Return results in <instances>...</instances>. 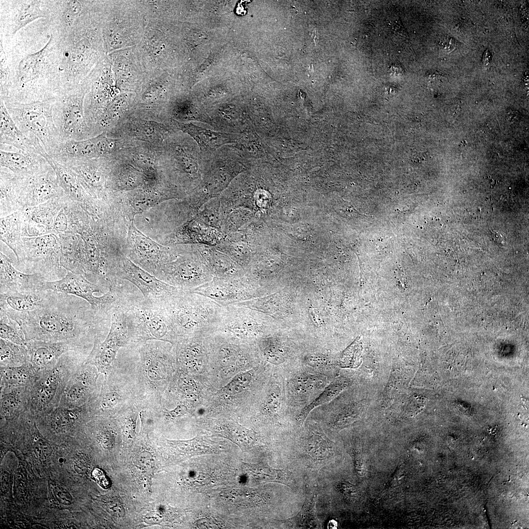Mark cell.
I'll return each instance as SVG.
<instances>
[{
	"label": "cell",
	"mask_w": 529,
	"mask_h": 529,
	"mask_svg": "<svg viewBox=\"0 0 529 529\" xmlns=\"http://www.w3.org/2000/svg\"><path fill=\"white\" fill-rule=\"evenodd\" d=\"M50 16L49 0H0V36L9 39L34 21Z\"/></svg>",
	"instance_id": "cell-13"
},
{
	"label": "cell",
	"mask_w": 529,
	"mask_h": 529,
	"mask_svg": "<svg viewBox=\"0 0 529 529\" xmlns=\"http://www.w3.org/2000/svg\"><path fill=\"white\" fill-rule=\"evenodd\" d=\"M87 1L78 0H49V19L64 32L79 17L86 14Z\"/></svg>",
	"instance_id": "cell-30"
},
{
	"label": "cell",
	"mask_w": 529,
	"mask_h": 529,
	"mask_svg": "<svg viewBox=\"0 0 529 529\" xmlns=\"http://www.w3.org/2000/svg\"><path fill=\"white\" fill-rule=\"evenodd\" d=\"M122 305L130 338L138 341L157 339L171 343L177 339L162 303L129 296Z\"/></svg>",
	"instance_id": "cell-6"
},
{
	"label": "cell",
	"mask_w": 529,
	"mask_h": 529,
	"mask_svg": "<svg viewBox=\"0 0 529 529\" xmlns=\"http://www.w3.org/2000/svg\"><path fill=\"white\" fill-rule=\"evenodd\" d=\"M56 97L29 102L3 100L20 130L49 156L61 144L54 113Z\"/></svg>",
	"instance_id": "cell-4"
},
{
	"label": "cell",
	"mask_w": 529,
	"mask_h": 529,
	"mask_svg": "<svg viewBox=\"0 0 529 529\" xmlns=\"http://www.w3.org/2000/svg\"><path fill=\"white\" fill-rule=\"evenodd\" d=\"M54 169L60 186L73 200L79 203L84 210L93 205L94 200L80 183L76 173L67 166L53 159L49 155L45 157Z\"/></svg>",
	"instance_id": "cell-27"
},
{
	"label": "cell",
	"mask_w": 529,
	"mask_h": 529,
	"mask_svg": "<svg viewBox=\"0 0 529 529\" xmlns=\"http://www.w3.org/2000/svg\"><path fill=\"white\" fill-rule=\"evenodd\" d=\"M49 165L44 157L36 153L22 150L17 151L0 150V168L20 176H32Z\"/></svg>",
	"instance_id": "cell-25"
},
{
	"label": "cell",
	"mask_w": 529,
	"mask_h": 529,
	"mask_svg": "<svg viewBox=\"0 0 529 529\" xmlns=\"http://www.w3.org/2000/svg\"><path fill=\"white\" fill-rule=\"evenodd\" d=\"M259 345L264 356L267 361L278 364L284 361L283 349L278 339L275 337L270 336L262 339Z\"/></svg>",
	"instance_id": "cell-39"
},
{
	"label": "cell",
	"mask_w": 529,
	"mask_h": 529,
	"mask_svg": "<svg viewBox=\"0 0 529 529\" xmlns=\"http://www.w3.org/2000/svg\"><path fill=\"white\" fill-rule=\"evenodd\" d=\"M170 445L180 454L189 456L219 452L215 447L196 439L188 441H170Z\"/></svg>",
	"instance_id": "cell-38"
},
{
	"label": "cell",
	"mask_w": 529,
	"mask_h": 529,
	"mask_svg": "<svg viewBox=\"0 0 529 529\" xmlns=\"http://www.w3.org/2000/svg\"><path fill=\"white\" fill-rule=\"evenodd\" d=\"M57 291L43 289L0 293V311L10 317L45 307L55 299Z\"/></svg>",
	"instance_id": "cell-21"
},
{
	"label": "cell",
	"mask_w": 529,
	"mask_h": 529,
	"mask_svg": "<svg viewBox=\"0 0 529 529\" xmlns=\"http://www.w3.org/2000/svg\"><path fill=\"white\" fill-rule=\"evenodd\" d=\"M252 375L250 372L240 373L235 376L227 385L225 392L228 395H235L244 390L249 385Z\"/></svg>",
	"instance_id": "cell-43"
},
{
	"label": "cell",
	"mask_w": 529,
	"mask_h": 529,
	"mask_svg": "<svg viewBox=\"0 0 529 529\" xmlns=\"http://www.w3.org/2000/svg\"><path fill=\"white\" fill-rule=\"evenodd\" d=\"M362 350L361 338L358 337L341 354L338 359L339 365L343 368L358 367L361 363Z\"/></svg>",
	"instance_id": "cell-41"
},
{
	"label": "cell",
	"mask_w": 529,
	"mask_h": 529,
	"mask_svg": "<svg viewBox=\"0 0 529 529\" xmlns=\"http://www.w3.org/2000/svg\"><path fill=\"white\" fill-rule=\"evenodd\" d=\"M30 386L13 388L1 391L0 412L5 418H11L28 405Z\"/></svg>",
	"instance_id": "cell-34"
},
{
	"label": "cell",
	"mask_w": 529,
	"mask_h": 529,
	"mask_svg": "<svg viewBox=\"0 0 529 529\" xmlns=\"http://www.w3.org/2000/svg\"><path fill=\"white\" fill-rule=\"evenodd\" d=\"M181 385L185 391L188 392H195L197 387L194 382L190 379H185L181 381Z\"/></svg>",
	"instance_id": "cell-47"
},
{
	"label": "cell",
	"mask_w": 529,
	"mask_h": 529,
	"mask_svg": "<svg viewBox=\"0 0 529 529\" xmlns=\"http://www.w3.org/2000/svg\"><path fill=\"white\" fill-rule=\"evenodd\" d=\"M259 313L235 304L223 306L220 322L215 332L239 340L255 338L270 326L263 317L264 313Z\"/></svg>",
	"instance_id": "cell-15"
},
{
	"label": "cell",
	"mask_w": 529,
	"mask_h": 529,
	"mask_svg": "<svg viewBox=\"0 0 529 529\" xmlns=\"http://www.w3.org/2000/svg\"><path fill=\"white\" fill-rule=\"evenodd\" d=\"M194 249L214 277L237 278L245 276L244 269L226 254L214 246L195 244Z\"/></svg>",
	"instance_id": "cell-24"
},
{
	"label": "cell",
	"mask_w": 529,
	"mask_h": 529,
	"mask_svg": "<svg viewBox=\"0 0 529 529\" xmlns=\"http://www.w3.org/2000/svg\"><path fill=\"white\" fill-rule=\"evenodd\" d=\"M162 305L177 337L214 333L223 310L207 297L182 289Z\"/></svg>",
	"instance_id": "cell-3"
},
{
	"label": "cell",
	"mask_w": 529,
	"mask_h": 529,
	"mask_svg": "<svg viewBox=\"0 0 529 529\" xmlns=\"http://www.w3.org/2000/svg\"><path fill=\"white\" fill-rule=\"evenodd\" d=\"M87 89L83 81L56 97L54 113L61 143L88 139L89 129L83 105Z\"/></svg>",
	"instance_id": "cell-11"
},
{
	"label": "cell",
	"mask_w": 529,
	"mask_h": 529,
	"mask_svg": "<svg viewBox=\"0 0 529 529\" xmlns=\"http://www.w3.org/2000/svg\"><path fill=\"white\" fill-rule=\"evenodd\" d=\"M0 145H8L18 150L40 154L44 157L47 153L43 146L26 137L18 127L4 101L0 98Z\"/></svg>",
	"instance_id": "cell-26"
},
{
	"label": "cell",
	"mask_w": 529,
	"mask_h": 529,
	"mask_svg": "<svg viewBox=\"0 0 529 529\" xmlns=\"http://www.w3.org/2000/svg\"><path fill=\"white\" fill-rule=\"evenodd\" d=\"M86 14L79 17L64 34L60 72L63 91L76 87L85 78L95 48Z\"/></svg>",
	"instance_id": "cell-5"
},
{
	"label": "cell",
	"mask_w": 529,
	"mask_h": 529,
	"mask_svg": "<svg viewBox=\"0 0 529 529\" xmlns=\"http://www.w3.org/2000/svg\"><path fill=\"white\" fill-rule=\"evenodd\" d=\"M0 368L18 367L28 361V352L25 345H19L0 338Z\"/></svg>",
	"instance_id": "cell-35"
},
{
	"label": "cell",
	"mask_w": 529,
	"mask_h": 529,
	"mask_svg": "<svg viewBox=\"0 0 529 529\" xmlns=\"http://www.w3.org/2000/svg\"><path fill=\"white\" fill-rule=\"evenodd\" d=\"M307 363L313 367H321L325 364L326 360L319 357H312L307 360Z\"/></svg>",
	"instance_id": "cell-50"
},
{
	"label": "cell",
	"mask_w": 529,
	"mask_h": 529,
	"mask_svg": "<svg viewBox=\"0 0 529 529\" xmlns=\"http://www.w3.org/2000/svg\"><path fill=\"white\" fill-rule=\"evenodd\" d=\"M28 361L36 372L40 374L52 368L66 352L81 350L84 345L72 341L27 340Z\"/></svg>",
	"instance_id": "cell-20"
},
{
	"label": "cell",
	"mask_w": 529,
	"mask_h": 529,
	"mask_svg": "<svg viewBox=\"0 0 529 529\" xmlns=\"http://www.w3.org/2000/svg\"><path fill=\"white\" fill-rule=\"evenodd\" d=\"M171 121L176 128L190 136L195 141L204 159L209 158L220 147L235 143L240 135L216 131L192 122H184L174 119H171Z\"/></svg>",
	"instance_id": "cell-22"
},
{
	"label": "cell",
	"mask_w": 529,
	"mask_h": 529,
	"mask_svg": "<svg viewBox=\"0 0 529 529\" xmlns=\"http://www.w3.org/2000/svg\"><path fill=\"white\" fill-rule=\"evenodd\" d=\"M314 497L307 498L300 513L297 516L302 523L305 522V526L309 528H314L317 526V520L314 512Z\"/></svg>",
	"instance_id": "cell-42"
},
{
	"label": "cell",
	"mask_w": 529,
	"mask_h": 529,
	"mask_svg": "<svg viewBox=\"0 0 529 529\" xmlns=\"http://www.w3.org/2000/svg\"><path fill=\"white\" fill-rule=\"evenodd\" d=\"M337 523L334 520H330L328 524V529H337Z\"/></svg>",
	"instance_id": "cell-52"
},
{
	"label": "cell",
	"mask_w": 529,
	"mask_h": 529,
	"mask_svg": "<svg viewBox=\"0 0 529 529\" xmlns=\"http://www.w3.org/2000/svg\"><path fill=\"white\" fill-rule=\"evenodd\" d=\"M115 140L107 137L106 131L80 141L61 143L50 156L59 163L70 160L96 159L107 156L115 148Z\"/></svg>",
	"instance_id": "cell-19"
},
{
	"label": "cell",
	"mask_w": 529,
	"mask_h": 529,
	"mask_svg": "<svg viewBox=\"0 0 529 529\" xmlns=\"http://www.w3.org/2000/svg\"><path fill=\"white\" fill-rule=\"evenodd\" d=\"M344 386V384L341 381H336L332 383L313 402L302 410L299 415L301 421L303 422L312 409L333 399L342 390Z\"/></svg>",
	"instance_id": "cell-40"
},
{
	"label": "cell",
	"mask_w": 529,
	"mask_h": 529,
	"mask_svg": "<svg viewBox=\"0 0 529 529\" xmlns=\"http://www.w3.org/2000/svg\"><path fill=\"white\" fill-rule=\"evenodd\" d=\"M491 56L490 52L488 50H486L483 56L482 62L484 65H487L489 63L491 58Z\"/></svg>",
	"instance_id": "cell-51"
},
{
	"label": "cell",
	"mask_w": 529,
	"mask_h": 529,
	"mask_svg": "<svg viewBox=\"0 0 529 529\" xmlns=\"http://www.w3.org/2000/svg\"><path fill=\"white\" fill-rule=\"evenodd\" d=\"M107 336L103 342L100 341L99 337L95 339L94 347L86 360L87 363L95 365L102 372L110 367L119 349L126 344L130 338L122 303L113 309Z\"/></svg>",
	"instance_id": "cell-14"
},
{
	"label": "cell",
	"mask_w": 529,
	"mask_h": 529,
	"mask_svg": "<svg viewBox=\"0 0 529 529\" xmlns=\"http://www.w3.org/2000/svg\"><path fill=\"white\" fill-rule=\"evenodd\" d=\"M117 277L130 281L140 290L144 299L155 302H164L181 290L160 280L122 255H120Z\"/></svg>",
	"instance_id": "cell-16"
},
{
	"label": "cell",
	"mask_w": 529,
	"mask_h": 529,
	"mask_svg": "<svg viewBox=\"0 0 529 529\" xmlns=\"http://www.w3.org/2000/svg\"><path fill=\"white\" fill-rule=\"evenodd\" d=\"M193 248L181 251L174 260L163 266L155 276L185 291L211 281L214 277L213 273Z\"/></svg>",
	"instance_id": "cell-12"
},
{
	"label": "cell",
	"mask_w": 529,
	"mask_h": 529,
	"mask_svg": "<svg viewBox=\"0 0 529 529\" xmlns=\"http://www.w3.org/2000/svg\"><path fill=\"white\" fill-rule=\"evenodd\" d=\"M65 193L50 165L32 176H21V204L23 209L42 204Z\"/></svg>",
	"instance_id": "cell-18"
},
{
	"label": "cell",
	"mask_w": 529,
	"mask_h": 529,
	"mask_svg": "<svg viewBox=\"0 0 529 529\" xmlns=\"http://www.w3.org/2000/svg\"><path fill=\"white\" fill-rule=\"evenodd\" d=\"M64 32L49 19H39L0 44L10 70L8 89L0 98L29 102L56 97L63 92L60 72Z\"/></svg>",
	"instance_id": "cell-1"
},
{
	"label": "cell",
	"mask_w": 529,
	"mask_h": 529,
	"mask_svg": "<svg viewBox=\"0 0 529 529\" xmlns=\"http://www.w3.org/2000/svg\"><path fill=\"white\" fill-rule=\"evenodd\" d=\"M80 351L66 352L52 368L39 375L30 386L29 409L45 412L59 406L65 386L75 372L71 373L70 368L77 366Z\"/></svg>",
	"instance_id": "cell-8"
},
{
	"label": "cell",
	"mask_w": 529,
	"mask_h": 529,
	"mask_svg": "<svg viewBox=\"0 0 529 529\" xmlns=\"http://www.w3.org/2000/svg\"><path fill=\"white\" fill-rule=\"evenodd\" d=\"M246 160L231 144L220 147L205 159L202 182L195 191L207 201L219 196L246 169Z\"/></svg>",
	"instance_id": "cell-10"
},
{
	"label": "cell",
	"mask_w": 529,
	"mask_h": 529,
	"mask_svg": "<svg viewBox=\"0 0 529 529\" xmlns=\"http://www.w3.org/2000/svg\"><path fill=\"white\" fill-rule=\"evenodd\" d=\"M56 497L62 502L64 503H69L71 502L72 498L71 495L67 491L60 489L59 487H56L55 490Z\"/></svg>",
	"instance_id": "cell-48"
},
{
	"label": "cell",
	"mask_w": 529,
	"mask_h": 529,
	"mask_svg": "<svg viewBox=\"0 0 529 529\" xmlns=\"http://www.w3.org/2000/svg\"><path fill=\"white\" fill-rule=\"evenodd\" d=\"M23 248L17 265L27 272L38 273L46 281L63 278L67 271L60 264L61 246L57 235L23 237Z\"/></svg>",
	"instance_id": "cell-7"
},
{
	"label": "cell",
	"mask_w": 529,
	"mask_h": 529,
	"mask_svg": "<svg viewBox=\"0 0 529 529\" xmlns=\"http://www.w3.org/2000/svg\"><path fill=\"white\" fill-rule=\"evenodd\" d=\"M22 223V210L0 217V240L13 251L17 259L23 248Z\"/></svg>",
	"instance_id": "cell-32"
},
{
	"label": "cell",
	"mask_w": 529,
	"mask_h": 529,
	"mask_svg": "<svg viewBox=\"0 0 529 529\" xmlns=\"http://www.w3.org/2000/svg\"><path fill=\"white\" fill-rule=\"evenodd\" d=\"M34 450L36 455L40 458H46L51 453L49 444L42 438L38 439L34 444Z\"/></svg>",
	"instance_id": "cell-45"
},
{
	"label": "cell",
	"mask_w": 529,
	"mask_h": 529,
	"mask_svg": "<svg viewBox=\"0 0 529 529\" xmlns=\"http://www.w3.org/2000/svg\"><path fill=\"white\" fill-rule=\"evenodd\" d=\"M87 368L81 367L72 374L62 393L59 407L74 408L80 407L85 400L92 384V377Z\"/></svg>",
	"instance_id": "cell-29"
},
{
	"label": "cell",
	"mask_w": 529,
	"mask_h": 529,
	"mask_svg": "<svg viewBox=\"0 0 529 529\" xmlns=\"http://www.w3.org/2000/svg\"><path fill=\"white\" fill-rule=\"evenodd\" d=\"M264 313L275 318H282L289 313V302L285 293L279 291L235 304Z\"/></svg>",
	"instance_id": "cell-31"
},
{
	"label": "cell",
	"mask_w": 529,
	"mask_h": 529,
	"mask_svg": "<svg viewBox=\"0 0 529 529\" xmlns=\"http://www.w3.org/2000/svg\"><path fill=\"white\" fill-rule=\"evenodd\" d=\"M281 391L279 385L273 384L268 390L265 407L271 413H277L281 408Z\"/></svg>",
	"instance_id": "cell-44"
},
{
	"label": "cell",
	"mask_w": 529,
	"mask_h": 529,
	"mask_svg": "<svg viewBox=\"0 0 529 529\" xmlns=\"http://www.w3.org/2000/svg\"><path fill=\"white\" fill-rule=\"evenodd\" d=\"M0 217L23 210L21 204V176L0 168Z\"/></svg>",
	"instance_id": "cell-28"
},
{
	"label": "cell",
	"mask_w": 529,
	"mask_h": 529,
	"mask_svg": "<svg viewBox=\"0 0 529 529\" xmlns=\"http://www.w3.org/2000/svg\"><path fill=\"white\" fill-rule=\"evenodd\" d=\"M0 369L1 391L30 386L38 376L28 362L20 366L0 368Z\"/></svg>",
	"instance_id": "cell-33"
},
{
	"label": "cell",
	"mask_w": 529,
	"mask_h": 529,
	"mask_svg": "<svg viewBox=\"0 0 529 529\" xmlns=\"http://www.w3.org/2000/svg\"><path fill=\"white\" fill-rule=\"evenodd\" d=\"M119 396L116 392H110L104 395L100 401V407L103 409L114 407L118 402Z\"/></svg>",
	"instance_id": "cell-46"
},
{
	"label": "cell",
	"mask_w": 529,
	"mask_h": 529,
	"mask_svg": "<svg viewBox=\"0 0 529 529\" xmlns=\"http://www.w3.org/2000/svg\"><path fill=\"white\" fill-rule=\"evenodd\" d=\"M189 291L207 297L223 306L258 298L254 287L245 276L237 278L214 277L208 283Z\"/></svg>",
	"instance_id": "cell-17"
},
{
	"label": "cell",
	"mask_w": 529,
	"mask_h": 529,
	"mask_svg": "<svg viewBox=\"0 0 529 529\" xmlns=\"http://www.w3.org/2000/svg\"><path fill=\"white\" fill-rule=\"evenodd\" d=\"M82 409L81 406L74 408L58 406L51 413L52 427L56 432H65L77 421Z\"/></svg>",
	"instance_id": "cell-36"
},
{
	"label": "cell",
	"mask_w": 529,
	"mask_h": 529,
	"mask_svg": "<svg viewBox=\"0 0 529 529\" xmlns=\"http://www.w3.org/2000/svg\"><path fill=\"white\" fill-rule=\"evenodd\" d=\"M12 318L20 325L27 340L72 341L84 345L88 337H99L110 316L96 313L80 297L58 292L47 306Z\"/></svg>",
	"instance_id": "cell-2"
},
{
	"label": "cell",
	"mask_w": 529,
	"mask_h": 529,
	"mask_svg": "<svg viewBox=\"0 0 529 529\" xmlns=\"http://www.w3.org/2000/svg\"><path fill=\"white\" fill-rule=\"evenodd\" d=\"M0 338L14 343L25 345L27 340L17 321L0 310Z\"/></svg>",
	"instance_id": "cell-37"
},
{
	"label": "cell",
	"mask_w": 529,
	"mask_h": 529,
	"mask_svg": "<svg viewBox=\"0 0 529 529\" xmlns=\"http://www.w3.org/2000/svg\"><path fill=\"white\" fill-rule=\"evenodd\" d=\"M124 286L120 282L104 293L99 287L82 275L67 271L61 279L46 281L43 288L80 297L96 313L110 316L113 309L128 296Z\"/></svg>",
	"instance_id": "cell-9"
},
{
	"label": "cell",
	"mask_w": 529,
	"mask_h": 529,
	"mask_svg": "<svg viewBox=\"0 0 529 529\" xmlns=\"http://www.w3.org/2000/svg\"><path fill=\"white\" fill-rule=\"evenodd\" d=\"M188 412L187 407L184 405H179L173 410L168 412L169 415L173 417H177L182 416Z\"/></svg>",
	"instance_id": "cell-49"
},
{
	"label": "cell",
	"mask_w": 529,
	"mask_h": 529,
	"mask_svg": "<svg viewBox=\"0 0 529 529\" xmlns=\"http://www.w3.org/2000/svg\"><path fill=\"white\" fill-rule=\"evenodd\" d=\"M0 265V293L43 289L46 281L43 276L38 273H25L18 270L11 260L1 251Z\"/></svg>",
	"instance_id": "cell-23"
}]
</instances>
